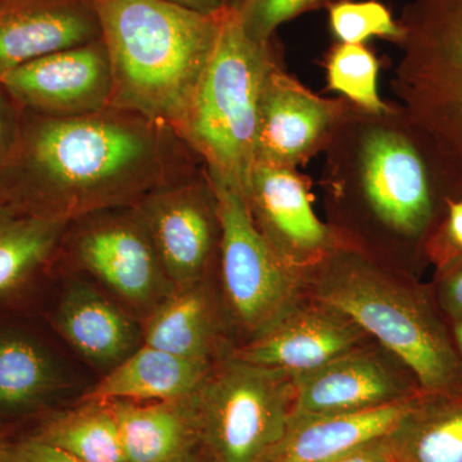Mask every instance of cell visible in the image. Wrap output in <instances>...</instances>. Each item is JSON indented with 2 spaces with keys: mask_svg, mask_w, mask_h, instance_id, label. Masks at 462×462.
I'll return each mask as SVG.
<instances>
[{
  "mask_svg": "<svg viewBox=\"0 0 462 462\" xmlns=\"http://www.w3.org/2000/svg\"><path fill=\"white\" fill-rule=\"evenodd\" d=\"M324 156L340 243L402 269L427 261L447 206L462 199V167L442 143L400 103L370 112L346 100Z\"/></svg>",
  "mask_w": 462,
  "mask_h": 462,
  "instance_id": "1",
  "label": "cell"
},
{
  "mask_svg": "<svg viewBox=\"0 0 462 462\" xmlns=\"http://www.w3.org/2000/svg\"><path fill=\"white\" fill-rule=\"evenodd\" d=\"M202 166L171 127L134 112L48 117L21 109L16 147L0 170V202L69 223L136 205Z\"/></svg>",
  "mask_w": 462,
  "mask_h": 462,
  "instance_id": "2",
  "label": "cell"
},
{
  "mask_svg": "<svg viewBox=\"0 0 462 462\" xmlns=\"http://www.w3.org/2000/svg\"><path fill=\"white\" fill-rule=\"evenodd\" d=\"M305 294L338 310L415 375L422 393H462V358L430 287L339 243L303 272Z\"/></svg>",
  "mask_w": 462,
  "mask_h": 462,
  "instance_id": "3",
  "label": "cell"
},
{
  "mask_svg": "<svg viewBox=\"0 0 462 462\" xmlns=\"http://www.w3.org/2000/svg\"><path fill=\"white\" fill-rule=\"evenodd\" d=\"M112 72L111 107L176 133L220 33L224 14H199L166 0H89Z\"/></svg>",
  "mask_w": 462,
  "mask_h": 462,
  "instance_id": "4",
  "label": "cell"
},
{
  "mask_svg": "<svg viewBox=\"0 0 462 462\" xmlns=\"http://www.w3.org/2000/svg\"><path fill=\"white\" fill-rule=\"evenodd\" d=\"M282 60L278 41H252L236 12H225L211 60L176 134L211 178L245 196L266 76Z\"/></svg>",
  "mask_w": 462,
  "mask_h": 462,
  "instance_id": "5",
  "label": "cell"
},
{
  "mask_svg": "<svg viewBox=\"0 0 462 462\" xmlns=\"http://www.w3.org/2000/svg\"><path fill=\"white\" fill-rule=\"evenodd\" d=\"M392 88L462 167V0H412Z\"/></svg>",
  "mask_w": 462,
  "mask_h": 462,
  "instance_id": "6",
  "label": "cell"
},
{
  "mask_svg": "<svg viewBox=\"0 0 462 462\" xmlns=\"http://www.w3.org/2000/svg\"><path fill=\"white\" fill-rule=\"evenodd\" d=\"M202 449L211 462H263L287 431L294 404L291 374L220 361L197 393Z\"/></svg>",
  "mask_w": 462,
  "mask_h": 462,
  "instance_id": "7",
  "label": "cell"
},
{
  "mask_svg": "<svg viewBox=\"0 0 462 462\" xmlns=\"http://www.w3.org/2000/svg\"><path fill=\"white\" fill-rule=\"evenodd\" d=\"M214 182L220 206L218 287L236 346L266 333L306 297L303 273L276 256L261 236L245 196Z\"/></svg>",
  "mask_w": 462,
  "mask_h": 462,
  "instance_id": "8",
  "label": "cell"
},
{
  "mask_svg": "<svg viewBox=\"0 0 462 462\" xmlns=\"http://www.w3.org/2000/svg\"><path fill=\"white\" fill-rule=\"evenodd\" d=\"M96 375L32 307L0 306V422L18 430L71 406Z\"/></svg>",
  "mask_w": 462,
  "mask_h": 462,
  "instance_id": "9",
  "label": "cell"
},
{
  "mask_svg": "<svg viewBox=\"0 0 462 462\" xmlns=\"http://www.w3.org/2000/svg\"><path fill=\"white\" fill-rule=\"evenodd\" d=\"M57 263L87 276L141 321L175 288L133 206L69 221Z\"/></svg>",
  "mask_w": 462,
  "mask_h": 462,
  "instance_id": "10",
  "label": "cell"
},
{
  "mask_svg": "<svg viewBox=\"0 0 462 462\" xmlns=\"http://www.w3.org/2000/svg\"><path fill=\"white\" fill-rule=\"evenodd\" d=\"M173 287L218 275L220 206L205 166L151 191L133 206Z\"/></svg>",
  "mask_w": 462,
  "mask_h": 462,
  "instance_id": "11",
  "label": "cell"
},
{
  "mask_svg": "<svg viewBox=\"0 0 462 462\" xmlns=\"http://www.w3.org/2000/svg\"><path fill=\"white\" fill-rule=\"evenodd\" d=\"M35 309L98 378L144 345L139 319L87 276L58 263Z\"/></svg>",
  "mask_w": 462,
  "mask_h": 462,
  "instance_id": "12",
  "label": "cell"
},
{
  "mask_svg": "<svg viewBox=\"0 0 462 462\" xmlns=\"http://www.w3.org/2000/svg\"><path fill=\"white\" fill-rule=\"evenodd\" d=\"M291 375L296 416L369 411L422 394L409 367L375 340L311 372Z\"/></svg>",
  "mask_w": 462,
  "mask_h": 462,
  "instance_id": "13",
  "label": "cell"
},
{
  "mask_svg": "<svg viewBox=\"0 0 462 462\" xmlns=\"http://www.w3.org/2000/svg\"><path fill=\"white\" fill-rule=\"evenodd\" d=\"M346 99L324 98L289 74L282 60L264 80L254 160L256 165L300 169L324 153Z\"/></svg>",
  "mask_w": 462,
  "mask_h": 462,
  "instance_id": "14",
  "label": "cell"
},
{
  "mask_svg": "<svg viewBox=\"0 0 462 462\" xmlns=\"http://www.w3.org/2000/svg\"><path fill=\"white\" fill-rule=\"evenodd\" d=\"M312 182L296 169L254 165L245 199L254 223L276 256L303 273L339 245L316 215Z\"/></svg>",
  "mask_w": 462,
  "mask_h": 462,
  "instance_id": "15",
  "label": "cell"
},
{
  "mask_svg": "<svg viewBox=\"0 0 462 462\" xmlns=\"http://www.w3.org/2000/svg\"><path fill=\"white\" fill-rule=\"evenodd\" d=\"M23 111L76 117L111 107L112 72L102 39L17 67L0 79Z\"/></svg>",
  "mask_w": 462,
  "mask_h": 462,
  "instance_id": "16",
  "label": "cell"
},
{
  "mask_svg": "<svg viewBox=\"0 0 462 462\" xmlns=\"http://www.w3.org/2000/svg\"><path fill=\"white\" fill-rule=\"evenodd\" d=\"M372 340L351 318L306 296L263 336L236 346L231 356L257 366L300 374Z\"/></svg>",
  "mask_w": 462,
  "mask_h": 462,
  "instance_id": "17",
  "label": "cell"
},
{
  "mask_svg": "<svg viewBox=\"0 0 462 462\" xmlns=\"http://www.w3.org/2000/svg\"><path fill=\"white\" fill-rule=\"evenodd\" d=\"M142 325L144 345L199 363L218 364L236 346L218 275L173 288Z\"/></svg>",
  "mask_w": 462,
  "mask_h": 462,
  "instance_id": "18",
  "label": "cell"
},
{
  "mask_svg": "<svg viewBox=\"0 0 462 462\" xmlns=\"http://www.w3.org/2000/svg\"><path fill=\"white\" fill-rule=\"evenodd\" d=\"M100 36L89 0H0V79L32 60Z\"/></svg>",
  "mask_w": 462,
  "mask_h": 462,
  "instance_id": "19",
  "label": "cell"
},
{
  "mask_svg": "<svg viewBox=\"0 0 462 462\" xmlns=\"http://www.w3.org/2000/svg\"><path fill=\"white\" fill-rule=\"evenodd\" d=\"M67 224L0 202V306L35 309Z\"/></svg>",
  "mask_w": 462,
  "mask_h": 462,
  "instance_id": "20",
  "label": "cell"
},
{
  "mask_svg": "<svg viewBox=\"0 0 462 462\" xmlns=\"http://www.w3.org/2000/svg\"><path fill=\"white\" fill-rule=\"evenodd\" d=\"M197 393L156 402L109 401L126 462H188L199 454L202 439Z\"/></svg>",
  "mask_w": 462,
  "mask_h": 462,
  "instance_id": "21",
  "label": "cell"
},
{
  "mask_svg": "<svg viewBox=\"0 0 462 462\" xmlns=\"http://www.w3.org/2000/svg\"><path fill=\"white\" fill-rule=\"evenodd\" d=\"M216 365L143 345L111 372L99 376L78 402H156L190 397L203 387Z\"/></svg>",
  "mask_w": 462,
  "mask_h": 462,
  "instance_id": "22",
  "label": "cell"
},
{
  "mask_svg": "<svg viewBox=\"0 0 462 462\" xmlns=\"http://www.w3.org/2000/svg\"><path fill=\"white\" fill-rule=\"evenodd\" d=\"M415 400L356 413L291 415L281 442L263 462H320L379 439L396 427Z\"/></svg>",
  "mask_w": 462,
  "mask_h": 462,
  "instance_id": "23",
  "label": "cell"
},
{
  "mask_svg": "<svg viewBox=\"0 0 462 462\" xmlns=\"http://www.w3.org/2000/svg\"><path fill=\"white\" fill-rule=\"evenodd\" d=\"M384 439L394 462H462V393H422Z\"/></svg>",
  "mask_w": 462,
  "mask_h": 462,
  "instance_id": "24",
  "label": "cell"
},
{
  "mask_svg": "<svg viewBox=\"0 0 462 462\" xmlns=\"http://www.w3.org/2000/svg\"><path fill=\"white\" fill-rule=\"evenodd\" d=\"M16 431L84 462H126L120 430L109 402H76L45 413Z\"/></svg>",
  "mask_w": 462,
  "mask_h": 462,
  "instance_id": "25",
  "label": "cell"
},
{
  "mask_svg": "<svg viewBox=\"0 0 462 462\" xmlns=\"http://www.w3.org/2000/svg\"><path fill=\"white\" fill-rule=\"evenodd\" d=\"M327 87L342 98L370 112H382L391 103L379 96L380 60L366 44L334 42L324 58Z\"/></svg>",
  "mask_w": 462,
  "mask_h": 462,
  "instance_id": "26",
  "label": "cell"
},
{
  "mask_svg": "<svg viewBox=\"0 0 462 462\" xmlns=\"http://www.w3.org/2000/svg\"><path fill=\"white\" fill-rule=\"evenodd\" d=\"M328 9V23L336 42L366 44L383 39L400 44L404 32L400 20L379 0H333Z\"/></svg>",
  "mask_w": 462,
  "mask_h": 462,
  "instance_id": "27",
  "label": "cell"
},
{
  "mask_svg": "<svg viewBox=\"0 0 462 462\" xmlns=\"http://www.w3.org/2000/svg\"><path fill=\"white\" fill-rule=\"evenodd\" d=\"M333 0H243L236 16L252 41L275 38L279 27L307 12L327 9Z\"/></svg>",
  "mask_w": 462,
  "mask_h": 462,
  "instance_id": "28",
  "label": "cell"
},
{
  "mask_svg": "<svg viewBox=\"0 0 462 462\" xmlns=\"http://www.w3.org/2000/svg\"><path fill=\"white\" fill-rule=\"evenodd\" d=\"M425 257L436 269L462 258V199L447 206L445 216L425 245Z\"/></svg>",
  "mask_w": 462,
  "mask_h": 462,
  "instance_id": "29",
  "label": "cell"
},
{
  "mask_svg": "<svg viewBox=\"0 0 462 462\" xmlns=\"http://www.w3.org/2000/svg\"><path fill=\"white\" fill-rule=\"evenodd\" d=\"M430 291L447 321H462V258L438 267Z\"/></svg>",
  "mask_w": 462,
  "mask_h": 462,
  "instance_id": "30",
  "label": "cell"
},
{
  "mask_svg": "<svg viewBox=\"0 0 462 462\" xmlns=\"http://www.w3.org/2000/svg\"><path fill=\"white\" fill-rule=\"evenodd\" d=\"M9 462H84L57 447L29 434L12 430L8 443Z\"/></svg>",
  "mask_w": 462,
  "mask_h": 462,
  "instance_id": "31",
  "label": "cell"
},
{
  "mask_svg": "<svg viewBox=\"0 0 462 462\" xmlns=\"http://www.w3.org/2000/svg\"><path fill=\"white\" fill-rule=\"evenodd\" d=\"M21 109L0 83V170L16 147Z\"/></svg>",
  "mask_w": 462,
  "mask_h": 462,
  "instance_id": "32",
  "label": "cell"
},
{
  "mask_svg": "<svg viewBox=\"0 0 462 462\" xmlns=\"http://www.w3.org/2000/svg\"><path fill=\"white\" fill-rule=\"evenodd\" d=\"M320 462H394L384 437Z\"/></svg>",
  "mask_w": 462,
  "mask_h": 462,
  "instance_id": "33",
  "label": "cell"
},
{
  "mask_svg": "<svg viewBox=\"0 0 462 462\" xmlns=\"http://www.w3.org/2000/svg\"><path fill=\"white\" fill-rule=\"evenodd\" d=\"M166 2L199 12V14H208V16H218L227 11L225 0H166Z\"/></svg>",
  "mask_w": 462,
  "mask_h": 462,
  "instance_id": "34",
  "label": "cell"
},
{
  "mask_svg": "<svg viewBox=\"0 0 462 462\" xmlns=\"http://www.w3.org/2000/svg\"><path fill=\"white\" fill-rule=\"evenodd\" d=\"M11 428L5 427V424L0 422V462L8 461V443L9 437H11Z\"/></svg>",
  "mask_w": 462,
  "mask_h": 462,
  "instance_id": "35",
  "label": "cell"
},
{
  "mask_svg": "<svg viewBox=\"0 0 462 462\" xmlns=\"http://www.w3.org/2000/svg\"><path fill=\"white\" fill-rule=\"evenodd\" d=\"M452 337H454L456 348L462 358V321L449 322Z\"/></svg>",
  "mask_w": 462,
  "mask_h": 462,
  "instance_id": "36",
  "label": "cell"
},
{
  "mask_svg": "<svg viewBox=\"0 0 462 462\" xmlns=\"http://www.w3.org/2000/svg\"><path fill=\"white\" fill-rule=\"evenodd\" d=\"M226 2V8L229 11H238L240 5H242L243 0H225Z\"/></svg>",
  "mask_w": 462,
  "mask_h": 462,
  "instance_id": "37",
  "label": "cell"
},
{
  "mask_svg": "<svg viewBox=\"0 0 462 462\" xmlns=\"http://www.w3.org/2000/svg\"><path fill=\"white\" fill-rule=\"evenodd\" d=\"M188 462H211V461H209V458L207 457L205 451H203V449H200L199 454L194 456V457H191L190 460Z\"/></svg>",
  "mask_w": 462,
  "mask_h": 462,
  "instance_id": "38",
  "label": "cell"
}]
</instances>
